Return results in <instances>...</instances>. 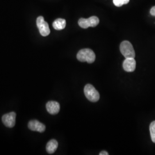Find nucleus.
Returning a JSON list of instances; mask_svg holds the SVG:
<instances>
[{
    "label": "nucleus",
    "instance_id": "obj_13",
    "mask_svg": "<svg viewBox=\"0 0 155 155\" xmlns=\"http://www.w3.org/2000/svg\"><path fill=\"white\" fill-rule=\"evenodd\" d=\"M130 0H113V3L117 7H120L123 5L127 4Z\"/></svg>",
    "mask_w": 155,
    "mask_h": 155
},
{
    "label": "nucleus",
    "instance_id": "obj_5",
    "mask_svg": "<svg viewBox=\"0 0 155 155\" xmlns=\"http://www.w3.org/2000/svg\"><path fill=\"white\" fill-rule=\"evenodd\" d=\"M37 26L39 29V32L41 36H47L50 33V29L48 23L45 21L44 17L39 16L36 20Z\"/></svg>",
    "mask_w": 155,
    "mask_h": 155
},
{
    "label": "nucleus",
    "instance_id": "obj_4",
    "mask_svg": "<svg viewBox=\"0 0 155 155\" xmlns=\"http://www.w3.org/2000/svg\"><path fill=\"white\" fill-rule=\"evenodd\" d=\"M100 22L99 18L96 16H91L89 18H81L78 21V24L81 28L86 29L91 27H95L98 25Z\"/></svg>",
    "mask_w": 155,
    "mask_h": 155
},
{
    "label": "nucleus",
    "instance_id": "obj_3",
    "mask_svg": "<svg viewBox=\"0 0 155 155\" xmlns=\"http://www.w3.org/2000/svg\"><path fill=\"white\" fill-rule=\"evenodd\" d=\"M120 51L125 58H134L135 52L132 45L128 41H124L120 45Z\"/></svg>",
    "mask_w": 155,
    "mask_h": 155
},
{
    "label": "nucleus",
    "instance_id": "obj_11",
    "mask_svg": "<svg viewBox=\"0 0 155 155\" xmlns=\"http://www.w3.org/2000/svg\"><path fill=\"white\" fill-rule=\"evenodd\" d=\"M66 25V21L63 18H58L55 20L52 26L56 30H62L64 29Z\"/></svg>",
    "mask_w": 155,
    "mask_h": 155
},
{
    "label": "nucleus",
    "instance_id": "obj_2",
    "mask_svg": "<svg viewBox=\"0 0 155 155\" xmlns=\"http://www.w3.org/2000/svg\"><path fill=\"white\" fill-rule=\"evenodd\" d=\"M84 93L87 99L91 102H95L100 100L99 93L95 89L94 86L90 84H87L85 86Z\"/></svg>",
    "mask_w": 155,
    "mask_h": 155
},
{
    "label": "nucleus",
    "instance_id": "obj_14",
    "mask_svg": "<svg viewBox=\"0 0 155 155\" xmlns=\"http://www.w3.org/2000/svg\"><path fill=\"white\" fill-rule=\"evenodd\" d=\"M150 13L151 15H152V16H155V6L151 8Z\"/></svg>",
    "mask_w": 155,
    "mask_h": 155
},
{
    "label": "nucleus",
    "instance_id": "obj_6",
    "mask_svg": "<svg viewBox=\"0 0 155 155\" xmlns=\"http://www.w3.org/2000/svg\"><path fill=\"white\" fill-rule=\"evenodd\" d=\"M16 114L15 112H11L4 114L2 117V121L3 124L6 127H14L16 124Z\"/></svg>",
    "mask_w": 155,
    "mask_h": 155
},
{
    "label": "nucleus",
    "instance_id": "obj_9",
    "mask_svg": "<svg viewBox=\"0 0 155 155\" xmlns=\"http://www.w3.org/2000/svg\"><path fill=\"white\" fill-rule=\"evenodd\" d=\"M46 109L50 114L55 115L60 110V105L58 102L49 101L46 104Z\"/></svg>",
    "mask_w": 155,
    "mask_h": 155
},
{
    "label": "nucleus",
    "instance_id": "obj_1",
    "mask_svg": "<svg viewBox=\"0 0 155 155\" xmlns=\"http://www.w3.org/2000/svg\"><path fill=\"white\" fill-rule=\"evenodd\" d=\"M77 58L79 61L92 63L95 60V55L93 51L89 48H85L80 50L78 52Z\"/></svg>",
    "mask_w": 155,
    "mask_h": 155
},
{
    "label": "nucleus",
    "instance_id": "obj_7",
    "mask_svg": "<svg viewBox=\"0 0 155 155\" xmlns=\"http://www.w3.org/2000/svg\"><path fill=\"white\" fill-rule=\"evenodd\" d=\"M28 128L32 130L40 133L44 132L45 130V126L43 124L39 122L38 120H31L28 122Z\"/></svg>",
    "mask_w": 155,
    "mask_h": 155
},
{
    "label": "nucleus",
    "instance_id": "obj_12",
    "mask_svg": "<svg viewBox=\"0 0 155 155\" xmlns=\"http://www.w3.org/2000/svg\"><path fill=\"white\" fill-rule=\"evenodd\" d=\"M150 130L151 140L155 143V121L151 122L150 124Z\"/></svg>",
    "mask_w": 155,
    "mask_h": 155
},
{
    "label": "nucleus",
    "instance_id": "obj_15",
    "mask_svg": "<svg viewBox=\"0 0 155 155\" xmlns=\"http://www.w3.org/2000/svg\"><path fill=\"white\" fill-rule=\"evenodd\" d=\"M109 155V153L106 152V151H105V150H103V151H102V152H101L100 153V155Z\"/></svg>",
    "mask_w": 155,
    "mask_h": 155
},
{
    "label": "nucleus",
    "instance_id": "obj_10",
    "mask_svg": "<svg viewBox=\"0 0 155 155\" xmlns=\"http://www.w3.org/2000/svg\"><path fill=\"white\" fill-rule=\"evenodd\" d=\"M58 147V141L54 139L51 140L47 144L46 150L49 154H52L55 152L56 150H57Z\"/></svg>",
    "mask_w": 155,
    "mask_h": 155
},
{
    "label": "nucleus",
    "instance_id": "obj_8",
    "mask_svg": "<svg viewBox=\"0 0 155 155\" xmlns=\"http://www.w3.org/2000/svg\"><path fill=\"white\" fill-rule=\"evenodd\" d=\"M136 66V62L134 58H125L123 62V68L127 72H133Z\"/></svg>",
    "mask_w": 155,
    "mask_h": 155
}]
</instances>
